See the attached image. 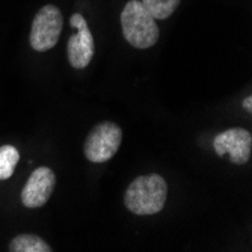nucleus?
<instances>
[{
	"label": "nucleus",
	"instance_id": "1",
	"mask_svg": "<svg viewBox=\"0 0 252 252\" xmlns=\"http://www.w3.org/2000/svg\"><path fill=\"white\" fill-rule=\"evenodd\" d=\"M168 198V185L162 175L148 174L134 178L126 193L124 204L128 212L147 216L156 215L163 210Z\"/></svg>",
	"mask_w": 252,
	"mask_h": 252
},
{
	"label": "nucleus",
	"instance_id": "2",
	"mask_svg": "<svg viewBox=\"0 0 252 252\" xmlns=\"http://www.w3.org/2000/svg\"><path fill=\"white\" fill-rule=\"evenodd\" d=\"M124 38L134 49H150L158 41L160 31L156 18L145 9L141 0H128L121 12Z\"/></svg>",
	"mask_w": 252,
	"mask_h": 252
},
{
	"label": "nucleus",
	"instance_id": "3",
	"mask_svg": "<svg viewBox=\"0 0 252 252\" xmlns=\"http://www.w3.org/2000/svg\"><path fill=\"white\" fill-rule=\"evenodd\" d=\"M121 144L123 128L112 121H103L86 136L83 153L89 162L104 163L118 153Z\"/></svg>",
	"mask_w": 252,
	"mask_h": 252
},
{
	"label": "nucleus",
	"instance_id": "4",
	"mask_svg": "<svg viewBox=\"0 0 252 252\" xmlns=\"http://www.w3.org/2000/svg\"><path fill=\"white\" fill-rule=\"evenodd\" d=\"M63 28L62 12L55 5L42 6L33 17L29 42L35 52H47L58 44Z\"/></svg>",
	"mask_w": 252,
	"mask_h": 252
},
{
	"label": "nucleus",
	"instance_id": "5",
	"mask_svg": "<svg viewBox=\"0 0 252 252\" xmlns=\"http://www.w3.org/2000/svg\"><path fill=\"white\" fill-rule=\"evenodd\" d=\"M70 25L76 31V33H73L66 42L68 62L76 70H83L91 63L95 53L94 36L89 31L85 17L79 12L71 15Z\"/></svg>",
	"mask_w": 252,
	"mask_h": 252
},
{
	"label": "nucleus",
	"instance_id": "6",
	"mask_svg": "<svg viewBox=\"0 0 252 252\" xmlns=\"http://www.w3.org/2000/svg\"><path fill=\"white\" fill-rule=\"evenodd\" d=\"M213 147L219 157L226 154L234 165H245L252 153V134L240 127L228 128L215 137Z\"/></svg>",
	"mask_w": 252,
	"mask_h": 252
},
{
	"label": "nucleus",
	"instance_id": "7",
	"mask_svg": "<svg viewBox=\"0 0 252 252\" xmlns=\"http://www.w3.org/2000/svg\"><path fill=\"white\" fill-rule=\"evenodd\" d=\"M56 186V175L49 166L36 168L21 190V202L28 209H39L47 204Z\"/></svg>",
	"mask_w": 252,
	"mask_h": 252
},
{
	"label": "nucleus",
	"instance_id": "8",
	"mask_svg": "<svg viewBox=\"0 0 252 252\" xmlns=\"http://www.w3.org/2000/svg\"><path fill=\"white\" fill-rule=\"evenodd\" d=\"M11 252H52V246L35 234H18L11 242Z\"/></svg>",
	"mask_w": 252,
	"mask_h": 252
},
{
	"label": "nucleus",
	"instance_id": "9",
	"mask_svg": "<svg viewBox=\"0 0 252 252\" xmlns=\"http://www.w3.org/2000/svg\"><path fill=\"white\" fill-rule=\"evenodd\" d=\"M141 2L156 20H166L177 11L181 0H141Z\"/></svg>",
	"mask_w": 252,
	"mask_h": 252
},
{
	"label": "nucleus",
	"instance_id": "10",
	"mask_svg": "<svg viewBox=\"0 0 252 252\" xmlns=\"http://www.w3.org/2000/svg\"><path fill=\"white\" fill-rule=\"evenodd\" d=\"M20 160V153L12 145L0 147V180H8L14 175L15 166Z\"/></svg>",
	"mask_w": 252,
	"mask_h": 252
},
{
	"label": "nucleus",
	"instance_id": "11",
	"mask_svg": "<svg viewBox=\"0 0 252 252\" xmlns=\"http://www.w3.org/2000/svg\"><path fill=\"white\" fill-rule=\"evenodd\" d=\"M243 106H245V109H246L248 112H252V97H251V95L246 97V100L243 101Z\"/></svg>",
	"mask_w": 252,
	"mask_h": 252
}]
</instances>
